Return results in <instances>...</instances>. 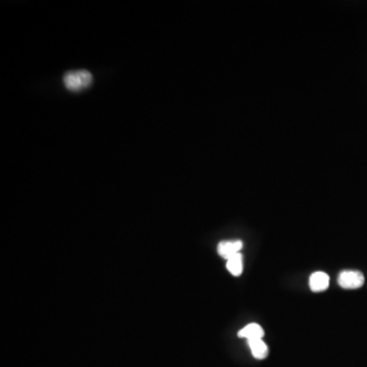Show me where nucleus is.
I'll return each mask as SVG.
<instances>
[{"label": "nucleus", "instance_id": "1", "mask_svg": "<svg viewBox=\"0 0 367 367\" xmlns=\"http://www.w3.org/2000/svg\"><path fill=\"white\" fill-rule=\"evenodd\" d=\"M63 83L68 90L80 91L92 83V75L88 70H70L63 76Z\"/></svg>", "mask_w": 367, "mask_h": 367}, {"label": "nucleus", "instance_id": "2", "mask_svg": "<svg viewBox=\"0 0 367 367\" xmlns=\"http://www.w3.org/2000/svg\"><path fill=\"white\" fill-rule=\"evenodd\" d=\"M364 274L358 271H342L338 278V283L343 289L355 290L361 288L364 284Z\"/></svg>", "mask_w": 367, "mask_h": 367}, {"label": "nucleus", "instance_id": "3", "mask_svg": "<svg viewBox=\"0 0 367 367\" xmlns=\"http://www.w3.org/2000/svg\"><path fill=\"white\" fill-rule=\"evenodd\" d=\"M242 241H223V242H220V244H218V252L223 258L229 260L232 256L240 253V250H242Z\"/></svg>", "mask_w": 367, "mask_h": 367}, {"label": "nucleus", "instance_id": "4", "mask_svg": "<svg viewBox=\"0 0 367 367\" xmlns=\"http://www.w3.org/2000/svg\"><path fill=\"white\" fill-rule=\"evenodd\" d=\"M329 286V278L326 273L322 271H316V273L311 275L309 278V287L311 291L322 292L326 291Z\"/></svg>", "mask_w": 367, "mask_h": 367}, {"label": "nucleus", "instance_id": "5", "mask_svg": "<svg viewBox=\"0 0 367 367\" xmlns=\"http://www.w3.org/2000/svg\"><path fill=\"white\" fill-rule=\"evenodd\" d=\"M239 337L248 340L262 339L264 331L260 324H249L244 329H241L238 334Z\"/></svg>", "mask_w": 367, "mask_h": 367}, {"label": "nucleus", "instance_id": "6", "mask_svg": "<svg viewBox=\"0 0 367 367\" xmlns=\"http://www.w3.org/2000/svg\"><path fill=\"white\" fill-rule=\"evenodd\" d=\"M248 345L252 355L256 359H264L269 355V348H267V344L262 341V339L249 340Z\"/></svg>", "mask_w": 367, "mask_h": 367}, {"label": "nucleus", "instance_id": "7", "mask_svg": "<svg viewBox=\"0 0 367 367\" xmlns=\"http://www.w3.org/2000/svg\"><path fill=\"white\" fill-rule=\"evenodd\" d=\"M227 269L232 275L239 276L243 273V256L238 253L227 260Z\"/></svg>", "mask_w": 367, "mask_h": 367}]
</instances>
